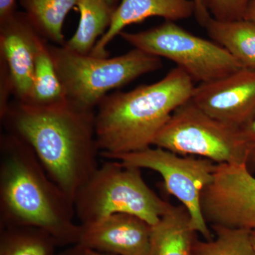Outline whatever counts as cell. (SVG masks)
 <instances>
[{
	"label": "cell",
	"mask_w": 255,
	"mask_h": 255,
	"mask_svg": "<svg viewBox=\"0 0 255 255\" xmlns=\"http://www.w3.org/2000/svg\"><path fill=\"white\" fill-rule=\"evenodd\" d=\"M208 224L255 228V177L246 163L216 164L212 180L201 196Z\"/></svg>",
	"instance_id": "9c48e42d"
},
{
	"label": "cell",
	"mask_w": 255,
	"mask_h": 255,
	"mask_svg": "<svg viewBox=\"0 0 255 255\" xmlns=\"http://www.w3.org/2000/svg\"><path fill=\"white\" fill-rule=\"evenodd\" d=\"M141 169L105 162L77 193L75 216L90 225L116 214L134 215L153 226L172 207L142 179Z\"/></svg>",
	"instance_id": "5b68a950"
},
{
	"label": "cell",
	"mask_w": 255,
	"mask_h": 255,
	"mask_svg": "<svg viewBox=\"0 0 255 255\" xmlns=\"http://www.w3.org/2000/svg\"><path fill=\"white\" fill-rule=\"evenodd\" d=\"M193 82L177 67L155 83L106 96L96 111L100 155L106 158L153 145L174 111L191 100Z\"/></svg>",
	"instance_id": "3957f363"
},
{
	"label": "cell",
	"mask_w": 255,
	"mask_h": 255,
	"mask_svg": "<svg viewBox=\"0 0 255 255\" xmlns=\"http://www.w3.org/2000/svg\"><path fill=\"white\" fill-rule=\"evenodd\" d=\"M24 13L42 38L58 46L65 41L63 26L65 18L79 0H18Z\"/></svg>",
	"instance_id": "e0dca14e"
},
{
	"label": "cell",
	"mask_w": 255,
	"mask_h": 255,
	"mask_svg": "<svg viewBox=\"0 0 255 255\" xmlns=\"http://www.w3.org/2000/svg\"><path fill=\"white\" fill-rule=\"evenodd\" d=\"M120 2V0H79L78 27L63 46L80 54H90L110 28Z\"/></svg>",
	"instance_id": "9a60e30c"
},
{
	"label": "cell",
	"mask_w": 255,
	"mask_h": 255,
	"mask_svg": "<svg viewBox=\"0 0 255 255\" xmlns=\"http://www.w3.org/2000/svg\"><path fill=\"white\" fill-rule=\"evenodd\" d=\"M216 238L201 242L194 240L191 255H255L252 230L211 226Z\"/></svg>",
	"instance_id": "ffe728a7"
},
{
	"label": "cell",
	"mask_w": 255,
	"mask_h": 255,
	"mask_svg": "<svg viewBox=\"0 0 255 255\" xmlns=\"http://www.w3.org/2000/svg\"><path fill=\"white\" fill-rule=\"evenodd\" d=\"M242 132L249 147L250 157L248 167L250 170L255 169V118L246 127L242 128Z\"/></svg>",
	"instance_id": "603a6c76"
},
{
	"label": "cell",
	"mask_w": 255,
	"mask_h": 255,
	"mask_svg": "<svg viewBox=\"0 0 255 255\" xmlns=\"http://www.w3.org/2000/svg\"><path fill=\"white\" fill-rule=\"evenodd\" d=\"M59 248L49 233L28 226L0 228V255H55Z\"/></svg>",
	"instance_id": "ac0fdd59"
},
{
	"label": "cell",
	"mask_w": 255,
	"mask_h": 255,
	"mask_svg": "<svg viewBox=\"0 0 255 255\" xmlns=\"http://www.w3.org/2000/svg\"><path fill=\"white\" fill-rule=\"evenodd\" d=\"M196 4L195 16L198 23L204 27L208 20L211 17L209 11L201 4V0H194Z\"/></svg>",
	"instance_id": "d4e9b609"
},
{
	"label": "cell",
	"mask_w": 255,
	"mask_h": 255,
	"mask_svg": "<svg viewBox=\"0 0 255 255\" xmlns=\"http://www.w3.org/2000/svg\"><path fill=\"white\" fill-rule=\"evenodd\" d=\"M195 11L194 0H122L110 28L97 41L90 55L108 58L107 46L128 25L153 16L164 18L165 21L187 19L195 14Z\"/></svg>",
	"instance_id": "4fadbf2b"
},
{
	"label": "cell",
	"mask_w": 255,
	"mask_h": 255,
	"mask_svg": "<svg viewBox=\"0 0 255 255\" xmlns=\"http://www.w3.org/2000/svg\"><path fill=\"white\" fill-rule=\"evenodd\" d=\"M80 226L78 244L86 250L114 255H149L152 226L136 216L116 214Z\"/></svg>",
	"instance_id": "7c38bea8"
},
{
	"label": "cell",
	"mask_w": 255,
	"mask_h": 255,
	"mask_svg": "<svg viewBox=\"0 0 255 255\" xmlns=\"http://www.w3.org/2000/svg\"><path fill=\"white\" fill-rule=\"evenodd\" d=\"M73 201L48 175L33 148L14 134L0 137V228H41L59 247L78 244Z\"/></svg>",
	"instance_id": "7a4b0ae2"
},
{
	"label": "cell",
	"mask_w": 255,
	"mask_h": 255,
	"mask_svg": "<svg viewBox=\"0 0 255 255\" xmlns=\"http://www.w3.org/2000/svg\"><path fill=\"white\" fill-rule=\"evenodd\" d=\"M204 28L213 41L225 48L243 68L255 69V23L221 21L211 17Z\"/></svg>",
	"instance_id": "2e32d148"
},
{
	"label": "cell",
	"mask_w": 255,
	"mask_h": 255,
	"mask_svg": "<svg viewBox=\"0 0 255 255\" xmlns=\"http://www.w3.org/2000/svg\"><path fill=\"white\" fill-rule=\"evenodd\" d=\"M251 241L255 249V228L251 231Z\"/></svg>",
	"instance_id": "f1b7e54d"
},
{
	"label": "cell",
	"mask_w": 255,
	"mask_h": 255,
	"mask_svg": "<svg viewBox=\"0 0 255 255\" xmlns=\"http://www.w3.org/2000/svg\"><path fill=\"white\" fill-rule=\"evenodd\" d=\"M153 145L216 164H248L250 157L241 128L210 117L191 100L174 111Z\"/></svg>",
	"instance_id": "8992f818"
},
{
	"label": "cell",
	"mask_w": 255,
	"mask_h": 255,
	"mask_svg": "<svg viewBox=\"0 0 255 255\" xmlns=\"http://www.w3.org/2000/svg\"><path fill=\"white\" fill-rule=\"evenodd\" d=\"M96 110L68 100L48 105L16 101L1 123L31 146L51 180L73 201L99 168Z\"/></svg>",
	"instance_id": "6da1fadb"
},
{
	"label": "cell",
	"mask_w": 255,
	"mask_h": 255,
	"mask_svg": "<svg viewBox=\"0 0 255 255\" xmlns=\"http://www.w3.org/2000/svg\"><path fill=\"white\" fill-rule=\"evenodd\" d=\"M196 233L187 209L173 206L152 226L149 255H191Z\"/></svg>",
	"instance_id": "5bb4252c"
},
{
	"label": "cell",
	"mask_w": 255,
	"mask_h": 255,
	"mask_svg": "<svg viewBox=\"0 0 255 255\" xmlns=\"http://www.w3.org/2000/svg\"><path fill=\"white\" fill-rule=\"evenodd\" d=\"M55 255H87L86 250L80 245L66 247L63 251L57 252Z\"/></svg>",
	"instance_id": "484cf974"
},
{
	"label": "cell",
	"mask_w": 255,
	"mask_h": 255,
	"mask_svg": "<svg viewBox=\"0 0 255 255\" xmlns=\"http://www.w3.org/2000/svg\"><path fill=\"white\" fill-rule=\"evenodd\" d=\"M16 0H0V22L16 12Z\"/></svg>",
	"instance_id": "cb8c5ba5"
},
{
	"label": "cell",
	"mask_w": 255,
	"mask_h": 255,
	"mask_svg": "<svg viewBox=\"0 0 255 255\" xmlns=\"http://www.w3.org/2000/svg\"><path fill=\"white\" fill-rule=\"evenodd\" d=\"M244 18L255 23V0H252L247 9Z\"/></svg>",
	"instance_id": "4316f807"
},
{
	"label": "cell",
	"mask_w": 255,
	"mask_h": 255,
	"mask_svg": "<svg viewBox=\"0 0 255 255\" xmlns=\"http://www.w3.org/2000/svg\"><path fill=\"white\" fill-rule=\"evenodd\" d=\"M86 251L87 255H114L111 254H107V253H100V252L90 251V250H86Z\"/></svg>",
	"instance_id": "83f0119b"
},
{
	"label": "cell",
	"mask_w": 255,
	"mask_h": 255,
	"mask_svg": "<svg viewBox=\"0 0 255 255\" xmlns=\"http://www.w3.org/2000/svg\"><path fill=\"white\" fill-rule=\"evenodd\" d=\"M13 94L12 82L7 66L0 59V119L4 117L10 104V95Z\"/></svg>",
	"instance_id": "7402d4cb"
},
{
	"label": "cell",
	"mask_w": 255,
	"mask_h": 255,
	"mask_svg": "<svg viewBox=\"0 0 255 255\" xmlns=\"http://www.w3.org/2000/svg\"><path fill=\"white\" fill-rule=\"evenodd\" d=\"M65 100L67 99L50 56L48 43L42 38L37 48L31 98L28 104L48 105Z\"/></svg>",
	"instance_id": "d6986e66"
},
{
	"label": "cell",
	"mask_w": 255,
	"mask_h": 255,
	"mask_svg": "<svg viewBox=\"0 0 255 255\" xmlns=\"http://www.w3.org/2000/svg\"><path fill=\"white\" fill-rule=\"evenodd\" d=\"M42 37L24 12H16L0 22V59L4 60L16 100L31 98L35 58Z\"/></svg>",
	"instance_id": "8fae6325"
},
{
	"label": "cell",
	"mask_w": 255,
	"mask_h": 255,
	"mask_svg": "<svg viewBox=\"0 0 255 255\" xmlns=\"http://www.w3.org/2000/svg\"><path fill=\"white\" fill-rule=\"evenodd\" d=\"M48 47L67 100L88 110H95L113 89L163 66L159 57L135 48L114 58H98L63 46Z\"/></svg>",
	"instance_id": "277c9868"
},
{
	"label": "cell",
	"mask_w": 255,
	"mask_h": 255,
	"mask_svg": "<svg viewBox=\"0 0 255 255\" xmlns=\"http://www.w3.org/2000/svg\"><path fill=\"white\" fill-rule=\"evenodd\" d=\"M252 0H201L211 17L221 21H236L245 18Z\"/></svg>",
	"instance_id": "44dd1931"
},
{
	"label": "cell",
	"mask_w": 255,
	"mask_h": 255,
	"mask_svg": "<svg viewBox=\"0 0 255 255\" xmlns=\"http://www.w3.org/2000/svg\"><path fill=\"white\" fill-rule=\"evenodd\" d=\"M119 36L135 48L172 60L193 81L200 83L219 80L243 68L223 47L195 36L175 21H165L137 33L122 31Z\"/></svg>",
	"instance_id": "52a82bcc"
},
{
	"label": "cell",
	"mask_w": 255,
	"mask_h": 255,
	"mask_svg": "<svg viewBox=\"0 0 255 255\" xmlns=\"http://www.w3.org/2000/svg\"><path fill=\"white\" fill-rule=\"evenodd\" d=\"M191 100L210 117L242 128L255 118V69L242 68L200 83Z\"/></svg>",
	"instance_id": "30bf717a"
},
{
	"label": "cell",
	"mask_w": 255,
	"mask_h": 255,
	"mask_svg": "<svg viewBox=\"0 0 255 255\" xmlns=\"http://www.w3.org/2000/svg\"><path fill=\"white\" fill-rule=\"evenodd\" d=\"M122 164L149 169L160 174L164 187L190 214L191 225L208 241L212 235L201 213V196L204 187L212 180L216 164L210 159L194 156L177 155L161 147H147L129 153L109 156Z\"/></svg>",
	"instance_id": "ba28073f"
}]
</instances>
